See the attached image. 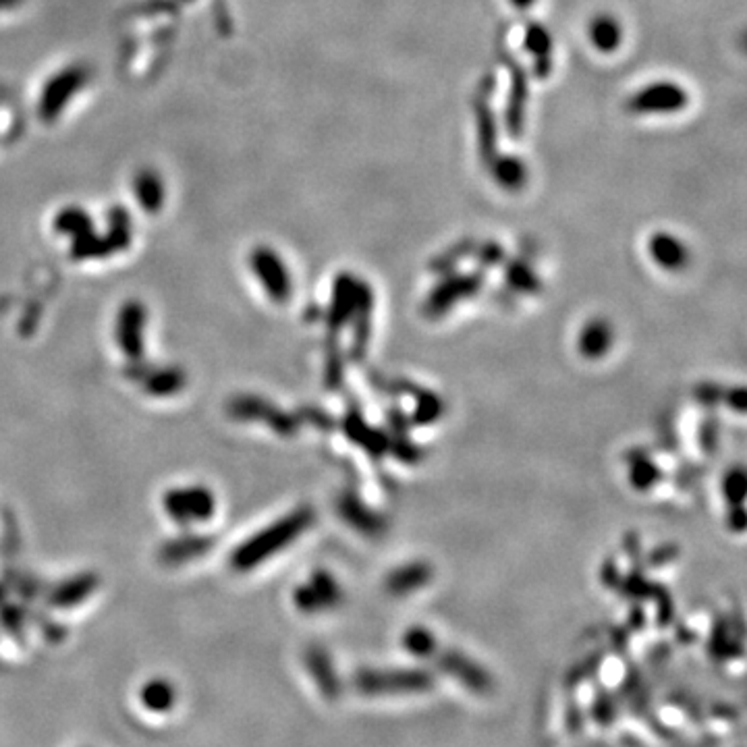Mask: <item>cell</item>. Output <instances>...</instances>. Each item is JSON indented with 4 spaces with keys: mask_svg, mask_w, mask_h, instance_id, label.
Instances as JSON below:
<instances>
[{
    "mask_svg": "<svg viewBox=\"0 0 747 747\" xmlns=\"http://www.w3.org/2000/svg\"><path fill=\"white\" fill-rule=\"evenodd\" d=\"M310 524H312V511L301 509V511L291 513L289 517L277 521V524L270 525L269 530H264L262 533H258L256 538L250 540L248 544H243L241 551L235 554V565L239 569L256 567L260 560L272 557V554L278 552L280 548L291 544L293 540L297 538Z\"/></svg>",
    "mask_w": 747,
    "mask_h": 747,
    "instance_id": "obj_1",
    "label": "cell"
},
{
    "mask_svg": "<svg viewBox=\"0 0 747 747\" xmlns=\"http://www.w3.org/2000/svg\"><path fill=\"white\" fill-rule=\"evenodd\" d=\"M689 105V94L675 81H654L629 96L627 111L633 114H673Z\"/></svg>",
    "mask_w": 747,
    "mask_h": 747,
    "instance_id": "obj_2",
    "label": "cell"
},
{
    "mask_svg": "<svg viewBox=\"0 0 747 747\" xmlns=\"http://www.w3.org/2000/svg\"><path fill=\"white\" fill-rule=\"evenodd\" d=\"M360 691L369 696L378 694H417L430 689V677L424 670H376L368 669L355 677Z\"/></svg>",
    "mask_w": 747,
    "mask_h": 747,
    "instance_id": "obj_3",
    "label": "cell"
},
{
    "mask_svg": "<svg viewBox=\"0 0 747 747\" xmlns=\"http://www.w3.org/2000/svg\"><path fill=\"white\" fill-rule=\"evenodd\" d=\"M506 68H509L511 75V86H509V98H506V108H505V123L506 132L513 137V140H519L521 133H524L525 125V106H527V94H530V87H527V75L524 67L519 65L517 59H513L511 54L500 52Z\"/></svg>",
    "mask_w": 747,
    "mask_h": 747,
    "instance_id": "obj_4",
    "label": "cell"
},
{
    "mask_svg": "<svg viewBox=\"0 0 747 747\" xmlns=\"http://www.w3.org/2000/svg\"><path fill=\"white\" fill-rule=\"evenodd\" d=\"M164 509L169 515L181 521V524H191V521H205L214 513V498L205 488H177L164 496Z\"/></svg>",
    "mask_w": 747,
    "mask_h": 747,
    "instance_id": "obj_5",
    "label": "cell"
},
{
    "mask_svg": "<svg viewBox=\"0 0 747 747\" xmlns=\"http://www.w3.org/2000/svg\"><path fill=\"white\" fill-rule=\"evenodd\" d=\"M251 269L274 301H287L291 295V274L285 262L270 248H258L251 253Z\"/></svg>",
    "mask_w": 747,
    "mask_h": 747,
    "instance_id": "obj_6",
    "label": "cell"
},
{
    "mask_svg": "<svg viewBox=\"0 0 747 747\" xmlns=\"http://www.w3.org/2000/svg\"><path fill=\"white\" fill-rule=\"evenodd\" d=\"M524 48L533 59V75L538 79H544L552 73V54L554 42L551 32L542 23H527L524 33Z\"/></svg>",
    "mask_w": 747,
    "mask_h": 747,
    "instance_id": "obj_7",
    "label": "cell"
},
{
    "mask_svg": "<svg viewBox=\"0 0 747 747\" xmlns=\"http://www.w3.org/2000/svg\"><path fill=\"white\" fill-rule=\"evenodd\" d=\"M650 256L664 270H681L689 262V250L670 232H658L650 239Z\"/></svg>",
    "mask_w": 747,
    "mask_h": 747,
    "instance_id": "obj_8",
    "label": "cell"
},
{
    "mask_svg": "<svg viewBox=\"0 0 747 747\" xmlns=\"http://www.w3.org/2000/svg\"><path fill=\"white\" fill-rule=\"evenodd\" d=\"M476 125H478V146L479 156L490 164L496 156V116L488 106V92L486 84H482V98H476Z\"/></svg>",
    "mask_w": 747,
    "mask_h": 747,
    "instance_id": "obj_9",
    "label": "cell"
},
{
    "mask_svg": "<svg viewBox=\"0 0 747 747\" xmlns=\"http://www.w3.org/2000/svg\"><path fill=\"white\" fill-rule=\"evenodd\" d=\"M339 589L337 584L326 575H318V578L312 579L310 586L297 589L295 594V602L301 611H322V608L334 606V602L339 600Z\"/></svg>",
    "mask_w": 747,
    "mask_h": 747,
    "instance_id": "obj_10",
    "label": "cell"
},
{
    "mask_svg": "<svg viewBox=\"0 0 747 747\" xmlns=\"http://www.w3.org/2000/svg\"><path fill=\"white\" fill-rule=\"evenodd\" d=\"M589 42L596 48V50L602 54H611L623 42V27L621 22L608 13H602V15H596L588 27Z\"/></svg>",
    "mask_w": 747,
    "mask_h": 747,
    "instance_id": "obj_11",
    "label": "cell"
},
{
    "mask_svg": "<svg viewBox=\"0 0 747 747\" xmlns=\"http://www.w3.org/2000/svg\"><path fill=\"white\" fill-rule=\"evenodd\" d=\"M441 662V667L447 670V673L457 677V679L463 685H468L469 689L482 691V694L490 689L492 681L488 673H486L484 669H479L476 662H471L469 658H465L461 654H447Z\"/></svg>",
    "mask_w": 747,
    "mask_h": 747,
    "instance_id": "obj_12",
    "label": "cell"
},
{
    "mask_svg": "<svg viewBox=\"0 0 747 747\" xmlns=\"http://www.w3.org/2000/svg\"><path fill=\"white\" fill-rule=\"evenodd\" d=\"M492 177H495L496 185L506 191H519L525 187L527 183V167L525 162L517 159V156H500L496 154L490 162Z\"/></svg>",
    "mask_w": 747,
    "mask_h": 747,
    "instance_id": "obj_13",
    "label": "cell"
},
{
    "mask_svg": "<svg viewBox=\"0 0 747 747\" xmlns=\"http://www.w3.org/2000/svg\"><path fill=\"white\" fill-rule=\"evenodd\" d=\"M141 328H143V310L137 304L127 305L121 312L119 320V342L123 351L132 358H140L141 353Z\"/></svg>",
    "mask_w": 747,
    "mask_h": 747,
    "instance_id": "obj_14",
    "label": "cell"
},
{
    "mask_svg": "<svg viewBox=\"0 0 747 747\" xmlns=\"http://www.w3.org/2000/svg\"><path fill=\"white\" fill-rule=\"evenodd\" d=\"M478 289V277H459L453 278L449 285L438 287L434 295H430L428 301V312L441 314L455 304L457 293L459 295H469Z\"/></svg>",
    "mask_w": 747,
    "mask_h": 747,
    "instance_id": "obj_15",
    "label": "cell"
},
{
    "mask_svg": "<svg viewBox=\"0 0 747 747\" xmlns=\"http://www.w3.org/2000/svg\"><path fill=\"white\" fill-rule=\"evenodd\" d=\"M611 341H613V334L606 322L594 320V322H589V324L584 328V333H581L579 351L584 353L586 358H592V360L600 358V355H605L608 351Z\"/></svg>",
    "mask_w": 747,
    "mask_h": 747,
    "instance_id": "obj_16",
    "label": "cell"
},
{
    "mask_svg": "<svg viewBox=\"0 0 747 747\" xmlns=\"http://www.w3.org/2000/svg\"><path fill=\"white\" fill-rule=\"evenodd\" d=\"M140 700L148 710L167 712L175 706L177 694L173 683L169 679H152L141 688Z\"/></svg>",
    "mask_w": 747,
    "mask_h": 747,
    "instance_id": "obj_17",
    "label": "cell"
},
{
    "mask_svg": "<svg viewBox=\"0 0 747 747\" xmlns=\"http://www.w3.org/2000/svg\"><path fill=\"white\" fill-rule=\"evenodd\" d=\"M79 84V77H75V75L68 71L65 75H60L59 79H54L52 86H48V90L44 92V106H46V113L48 114H54L59 111L60 106L65 105V94L67 98L73 94L75 87Z\"/></svg>",
    "mask_w": 747,
    "mask_h": 747,
    "instance_id": "obj_18",
    "label": "cell"
},
{
    "mask_svg": "<svg viewBox=\"0 0 747 747\" xmlns=\"http://www.w3.org/2000/svg\"><path fill=\"white\" fill-rule=\"evenodd\" d=\"M137 196H140V202L143 208L156 210L160 205L162 197V185L156 179L154 173H146L137 179Z\"/></svg>",
    "mask_w": 747,
    "mask_h": 747,
    "instance_id": "obj_19",
    "label": "cell"
},
{
    "mask_svg": "<svg viewBox=\"0 0 747 747\" xmlns=\"http://www.w3.org/2000/svg\"><path fill=\"white\" fill-rule=\"evenodd\" d=\"M57 227L60 231H65V235H75V237H84L90 232V218H87L86 212H79V210H65L63 214L59 216L57 221Z\"/></svg>",
    "mask_w": 747,
    "mask_h": 747,
    "instance_id": "obj_20",
    "label": "cell"
},
{
    "mask_svg": "<svg viewBox=\"0 0 747 747\" xmlns=\"http://www.w3.org/2000/svg\"><path fill=\"white\" fill-rule=\"evenodd\" d=\"M405 648L415 656H428L434 650V637L426 629H409L405 635Z\"/></svg>",
    "mask_w": 747,
    "mask_h": 747,
    "instance_id": "obj_21",
    "label": "cell"
},
{
    "mask_svg": "<svg viewBox=\"0 0 747 747\" xmlns=\"http://www.w3.org/2000/svg\"><path fill=\"white\" fill-rule=\"evenodd\" d=\"M509 3L519 11H527V9H532L533 5H536V0H509Z\"/></svg>",
    "mask_w": 747,
    "mask_h": 747,
    "instance_id": "obj_22",
    "label": "cell"
}]
</instances>
